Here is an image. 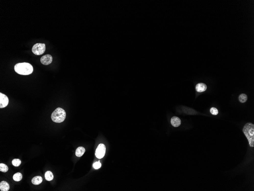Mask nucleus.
<instances>
[{
  "label": "nucleus",
  "mask_w": 254,
  "mask_h": 191,
  "mask_svg": "<svg viewBox=\"0 0 254 191\" xmlns=\"http://www.w3.org/2000/svg\"><path fill=\"white\" fill-rule=\"evenodd\" d=\"M14 70L15 72L18 74L28 75L32 73L33 68L31 64L28 63H21L15 64Z\"/></svg>",
  "instance_id": "obj_1"
},
{
  "label": "nucleus",
  "mask_w": 254,
  "mask_h": 191,
  "mask_svg": "<svg viewBox=\"0 0 254 191\" xmlns=\"http://www.w3.org/2000/svg\"><path fill=\"white\" fill-rule=\"evenodd\" d=\"M243 132L248 140L250 147H254V125L250 122L245 124Z\"/></svg>",
  "instance_id": "obj_2"
},
{
  "label": "nucleus",
  "mask_w": 254,
  "mask_h": 191,
  "mask_svg": "<svg viewBox=\"0 0 254 191\" xmlns=\"http://www.w3.org/2000/svg\"><path fill=\"white\" fill-rule=\"evenodd\" d=\"M66 113L63 109L57 108L52 113L51 118L54 122L61 123L65 120L66 118Z\"/></svg>",
  "instance_id": "obj_3"
},
{
  "label": "nucleus",
  "mask_w": 254,
  "mask_h": 191,
  "mask_svg": "<svg viewBox=\"0 0 254 191\" xmlns=\"http://www.w3.org/2000/svg\"><path fill=\"white\" fill-rule=\"evenodd\" d=\"M45 43H37L34 45L32 51L35 55H39L44 53L45 51Z\"/></svg>",
  "instance_id": "obj_4"
},
{
  "label": "nucleus",
  "mask_w": 254,
  "mask_h": 191,
  "mask_svg": "<svg viewBox=\"0 0 254 191\" xmlns=\"http://www.w3.org/2000/svg\"><path fill=\"white\" fill-rule=\"evenodd\" d=\"M106 148L104 144L101 143L97 147L95 152V155L97 158L101 159L104 157L105 154Z\"/></svg>",
  "instance_id": "obj_5"
},
{
  "label": "nucleus",
  "mask_w": 254,
  "mask_h": 191,
  "mask_svg": "<svg viewBox=\"0 0 254 191\" xmlns=\"http://www.w3.org/2000/svg\"><path fill=\"white\" fill-rule=\"evenodd\" d=\"M9 102L8 97L5 95L0 93V108H5L7 106Z\"/></svg>",
  "instance_id": "obj_6"
},
{
  "label": "nucleus",
  "mask_w": 254,
  "mask_h": 191,
  "mask_svg": "<svg viewBox=\"0 0 254 191\" xmlns=\"http://www.w3.org/2000/svg\"><path fill=\"white\" fill-rule=\"evenodd\" d=\"M52 57L49 54H47L43 56L40 59V62L42 64L45 65H49L52 62Z\"/></svg>",
  "instance_id": "obj_7"
},
{
  "label": "nucleus",
  "mask_w": 254,
  "mask_h": 191,
  "mask_svg": "<svg viewBox=\"0 0 254 191\" xmlns=\"http://www.w3.org/2000/svg\"><path fill=\"white\" fill-rule=\"evenodd\" d=\"M171 123L174 127H178L180 125L181 121L178 117L174 116L171 119Z\"/></svg>",
  "instance_id": "obj_8"
},
{
  "label": "nucleus",
  "mask_w": 254,
  "mask_h": 191,
  "mask_svg": "<svg viewBox=\"0 0 254 191\" xmlns=\"http://www.w3.org/2000/svg\"><path fill=\"white\" fill-rule=\"evenodd\" d=\"M207 86L205 84L200 83L196 85V89L198 92H202L205 91L207 90Z\"/></svg>",
  "instance_id": "obj_9"
},
{
  "label": "nucleus",
  "mask_w": 254,
  "mask_h": 191,
  "mask_svg": "<svg viewBox=\"0 0 254 191\" xmlns=\"http://www.w3.org/2000/svg\"><path fill=\"white\" fill-rule=\"evenodd\" d=\"M10 186L7 182L5 181H2L0 183V189L2 191H8L9 190Z\"/></svg>",
  "instance_id": "obj_10"
},
{
  "label": "nucleus",
  "mask_w": 254,
  "mask_h": 191,
  "mask_svg": "<svg viewBox=\"0 0 254 191\" xmlns=\"http://www.w3.org/2000/svg\"><path fill=\"white\" fill-rule=\"evenodd\" d=\"M85 152V149L82 147H80L76 149L75 151V155L77 157H80L83 156Z\"/></svg>",
  "instance_id": "obj_11"
},
{
  "label": "nucleus",
  "mask_w": 254,
  "mask_h": 191,
  "mask_svg": "<svg viewBox=\"0 0 254 191\" xmlns=\"http://www.w3.org/2000/svg\"><path fill=\"white\" fill-rule=\"evenodd\" d=\"M42 181V178L41 176H35L32 179V183L35 185H38L41 184Z\"/></svg>",
  "instance_id": "obj_12"
},
{
  "label": "nucleus",
  "mask_w": 254,
  "mask_h": 191,
  "mask_svg": "<svg viewBox=\"0 0 254 191\" xmlns=\"http://www.w3.org/2000/svg\"><path fill=\"white\" fill-rule=\"evenodd\" d=\"M45 177L46 180L49 181H52L54 178V176L52 172L50 171H47L45 172Z\"/></svg>",
  "instance_id": "obj_13"
},
{
  "label": "nucleus",
  "mask_w": 254,
  "mask_h": 191,
  "mask_svg": "<svg viewBox=\"0 0 254 191\" xmlns=\"http://www.w3.org/2000/svg\"><path fill=\"white\" fill-rule=\"evenodd\" d=\"M22 175L20 172L16 173L13 176V179L16 182L20 181L22 179Z\"/></svg>",
  "instance_id": "obj_14"
},
{
  "label": "nucleus",
  "mask_w": 254,
  "mask_h": 191,
  "mask_svg": "<svg viewBox=\"0 0 254 191\" xmlns=\"http://www.w3.org/2000/svg\"><path fill=\"white\" fill-rule=\"evenodd\" d=\"M238 99H239V100L240 102L242 103H245V102H246L247 100V96L245 94H241L239 95Z\"/></svg>",
  "instance_id": "obj_15"
},
{
  "label": "nucleus",
  "mask_w": 254,
  "mask_h": 191,
  "mask_svg": "<svg viewBox=\"0 0 254 191\" xmlns=\"http://www.w3.org/2000/svg\"><path fill=\"white\" fill-rule=\"evenodd\" d=\"M8 168L7 165L3 163L0 164V171L2 172H6L8 171Z\"/></svg>",
  "instance_id": "obj_16"
},
{
  "label": "nucleus",
  "mask_w": 254,
  "mask_h": 191,
  "mask_svg": "<svg viewBox=\"0 0 254 191\" xmlns=\"http://www.w3.org/2000/svg\"><path fill=\"white\" fill-rule=\"evenodd\" d=\"M12 164L15 167H18L21 164V161L18 159H15L12 161Z\"/></svg>",
  "instance_id": "obj_17"
},
{
  "label": "nucleus",
  "mask_w": 254,
  "mask_h": 191,
  "mask_svg": "<svg viewBox=\"0 0 254 191\" xmlns=\"http://www.w3.org/2000/svg\"><path fill=\"white\" fill-rule=\"evenodd\" d=\"M210 112L211 114L214 115H216L218 114V109L216 108L212 107L210 109Z\"/></svg>",
  "instance_id": "obj_18"
},
{
  "label": "nucleus",
  "mask_w": 254,
  "mask_h": 191,
  "mask_svg": "<svg viewBox=\"0 0 254 191\" xmlns=\"http://www.w3.org/2000/svg\"><path fill=\"white\" fill-rule=\"evenodd\" d=\"M93 167L95 170L99 169L101 166V164L100 163V161L95 162L93 165Z\"/></svg>",
  "instance_id": "obj_19"
}]
</instances>
